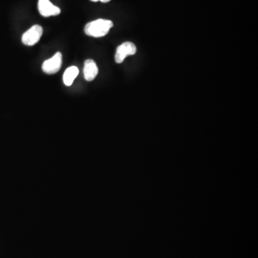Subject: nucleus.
I'll use <instances>...</instances> for the list:
<instances>
[{
    "label": "nucleus",
    "mask_w": 258,
    "mask_h": 258,
    "mask_svg": "<svg viewBox=\"0 0 258 258\" xmlns=\"http://www.w3.org/2000/svg\"><path fill=\"white\" fill-rule=\"evenodd\" d=\"M113 26V22L111 20L99 19L87 24L84 31L87 36L91 37H102L107 36Z\"/></svg>",
    "instance_id": "nucleus-1"
},
{
    "label": "nucleus",
    "mask_w": 258,
    "mask_h": 258,
    "mask_svg": "<svg viewBox=\"0 0 258 258\" xmlns=\"http://www.w3.org/2000/svg\"><path fill=\"white\" fill-rule=\"evenodd\" d=\"M42 33H43V30H42V27L37 25H34L24 33L23 37H22V42L25 45H36L42 37Z\"/></svg>",
    "instance_id": "nucleus-2"
},
{
    "label": "nucleus",
    "mask_w": 258,
    "mask_h": 258,
    "mask_svg": "<svg viewBox=\"0 0 258 258\" xmlns=\"http://www.w3.org/2000/svg\"><path fill=\"white\" fill-rule=\"evenodd\" d=\"M137 47L131 42H126L118 46L115 55V61L116 63H122L125 58L129 55H134L137 53Z\"/></svg>",
    "instance_id": "nucleus-3"
},
{
    "label": "nucleus",
    "mask_w": 258,
    "mask_h": 258,
    "mask_svg": "<svg viewBox=\"0 0 258 258\" xmlns=\"http://www.w3.org/2000/svg\"><path fill=\"white\" fill-rule=\"evenodd\" d=\"M63 57L61 53H57L50 59L47 60L42 64V69L44 73L47 74H56L61 69Z\"/></svg>",
    "instance_id": "nucleus-4"
},
{
    "label": "nucleus",
    "mask_w": 258,
    "mask_h": 258,
    "mask_svg": "<svg viewBox=\"0 0 258 258\" xmlns=\"http://www.w3.org/2000/svg\"><path fill=\"white\" fill-rule=\"evenodd\" d=\"M38 10L39 14L45 17L56 16L61 14V9L50 2V0H39Z\"/></svg>",
    "instance_id": "nucleus-5"
},
{
    "label": "nucleus",
    "mask_w": 258,
    "mask_h": 258,
    "mask_svg": "<svg viewBox=\"0 0 258 258\" xmlns=\"http://www.w3.org/2000/svg\"><path fill=\"white\" fill-rule=\"evenodd\" d=\"M99 74V69L93 60H86L84 63V77L87 81H93Z\"/></svg>",
    "instance_id": "nucleus-6"
},
{
    "label": "nucleus",
    "mask_w": 258,
    "mask_h": 258,
    "mask_svg": "<svg viewBox=\"0 0 258 258\" xmlns=\"http://www.w3.org/2000/svg\"><path fill=\"white\" fill-rule=\"evenodd\" d=\"M79 74V70L75 66H71L66 69L63 74V83L66 86H71Z\"/></svg>",
    "instance_id": "nucleus-7"
},
{
    "label": "nucleus",
    "mask_w": 258,
    "mask_h": 258,
    "mask_svg": "<svg viewBox=\"0 0 258 258\" xmlns=\"http://www.w3.org/2000/svg\"><path fill=\"white\" fill-rule=\"evenodd\" d=\"M91 1H101V2H104V3H107V2H109V1H110L111 0H91Z\"/></svg>",
    "instance_id": "nucleus-8"
}]
</instances>
